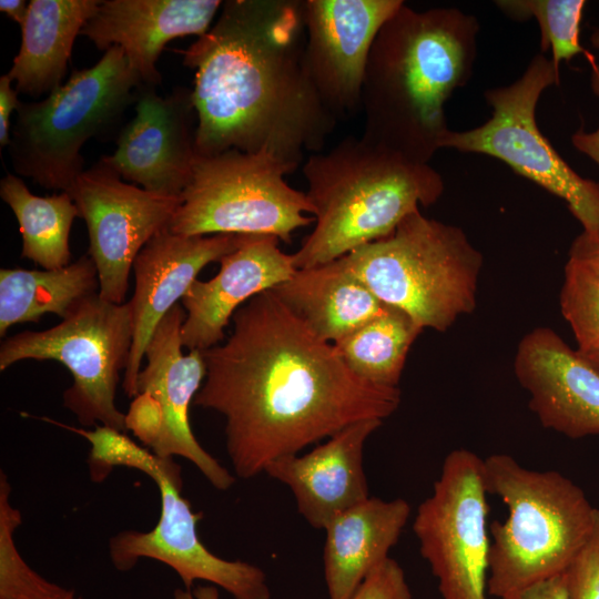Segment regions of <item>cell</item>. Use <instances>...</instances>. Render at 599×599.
<instances>
[{"instance_id":"6da1fadb","label":"cell","mask_w":599,"mask_h":599,"mask_svg":"<svg viewBox=\"0 0 599 599\" xmlns=\"http://www.w3.org/2000/svg\"><path fill=\"white\" fill-rule=\"evenodd\" d=\"M225 343L202 351L206 375L193 405L224 417L225 447L237 478L298 454L365 419L384 420L398 387L356 376L333 343L317 336L273 290L243 304Z\"/></svg>"},{"instance_id":"7a4b0ae2","label":"cell","mask_w":599,"mask_h":599,"mask_svg":"<svg viewBox=\"0 0 599 599\" xmlns=\"http://www.w3.org/2000/svg\"><path fill=\"white\" fill-rule=\"evenodd\" d=\"M304 1L229 0L183 54L195 71L196 155L267 152L294 171L335 130L305 60Z\"/></svg>"},{"instance_id":"3957f363","label":"cell","mask_w":599,"mask_h":599,"mask_svg":"<svg viewBox=\"0 0 599 599\" xmlns=\"http://www.w3.org/2000/svg\"><path fill=\"white\" fill-rule=\"evenodd\" d=\"M479 21L458 8L402 7L372 45L362 89L363 136L418 163L450 130L445 104L470 80Z\"/></svg>"},{"instance_id":"277c9868","label":"cell","mask_w":599,"mask_h":599,"mask_svg":"<svg viewBox=\"0 0 599 599\" xmlns=\"http://www.w3.org/2000/svg\"><path fill=\"white\" fill-rule=\"evenodd\" d=\"M315 226L292 254L296 270L333 262L389 235L444 193L443 176L363 135L347 136L303 165Z\"/></svg>"},{"instance_id":"5b68a950","label":"cell","mask_w":599,"mask_h":599,"mask_svg":"<svg viewBox=\"0 0 599 599\" xmlns=\"http://www.w3.org/2000/svg\"><path fill=\"white\" fill-rule=\"evenodd\" d=\"M488 494L508 509L489 526L487 592L512 597L567 571L588 544L598 508L583 490L556 470L521 466L507 454L484 459Z\"/></svg>"},{"instance_id":"8992f818","label":"cell","mask_w":599,"mask_h":599,"mask_svg":"<svg viewBox=\"0 0 599 599\" xmlns=\"http://www.w3.org/2000/svg\"><path fill=\"white\" fill-rule=\"evenodd\" d=\"M384 304L445 332L476 307L481 253L456 225L416 211L387 236L337 258Z\"/></svg>"},{"instance_id":"52a82bcc","label":"cell","mask_w":599,"mask_h":599,"mask_svg":"<svg viewBox=\"0 0 599 599\" xmlns=\"http://www.w3.org/2000/svg\"><path fill=\"white\" fill-rule=\"evenodd\" d=\"M141 85L123 50L112 47L44 99L20 101L8 146L16 174L68 191L84 171V143L118 123Z\"/></svg>"},{"instance_id":"ba28073f","label":"cell","mask_w":599,"mask_h":599,"mask_svg":"<svg viewBox=\"0 0 599 599\" xmlns=\"http://www.w3.org/2000/svg\"><path fill=\"white\" fill-rule=\"evenodd\" d=\"M294 172L267 152L231 149L196 155L192 177L169 230L179 235H272L290 243L292 234L314 222L304 192L290 186Z\"/></svg>"},{"instance_id":"9c48e42d","label":"cell","mask_w":599,"mask_h":599,"mask_svg":"<svg viewBox=\"0 0 599 599\" xmlns=\"http://www.w3.org/2000/svg\"><path fill=\"white\" fill-rule=\"evenodd\" d=\"M132 343L129 301L116 304L97 293L49 329L23 331L4 338L0 370L26 359L60 362L73 378L63 393V406L78 422L84 427L103 425L125 432V414L115 405V393Z\"/></svg>"},{"instance_id":"30bf717a","label":"cell","mask_w":599,"mask_h":599,"mask_svg":"<svg viewBox=\"0 0 599 599\" xmlns=\"http://www.w3.org/2000/svg\"><path fill=\"white\" fill-rule=\"evenodd\" d=\"M550 59L536 54L519 79L484 92L491 118L466 130H449L440 149L480 153L505 162L519 175L564 200L586 232L599 230V183L579 175L554 149L536 121L542 92L559 85Z\"/></svg>"},{"instance_id":"8fae6325","label":"cell","mask_w":599,"mask_h":599,"mask_svg":"<svg viewBox=\"0 0 599 599\" xmlns=\"http://www.w3.org/2000/svg\"><path fill=\"white\" fill-rule=\"evenodd\" d=\"M484 459L468 449L444 459L413 531L438 581L441 599H487L490 539Z\"/></svg>"},{"instance_id":"7c38bea8","label":"cell","mask_w":599,"mask_h":599,"mask_svg":"<svg viewBox=\"0 0 599 599\" xmlns=\"http://www.w3.org/2000/svg\"><path fill=\"white\" fill-rule=\"evenodd\" d=\"M186 314L176 304L162 318L145 349L136 396L125 415L126 429L162 458L183 457L219 490L236 476L207 453L193 434L189 409L203 385L206 365L202 351L183 354L181 327Z\"/></svg>"},{"instance_id":"4fadbf2b","label":"cell","mask_w":599,"mask_h":599,"mask_svg":"<svg viewBox=\"0 0 599 599\" xmlns=\"http://www.w3.org/2000/svg\"><path fill=\"white\" fill-rule=\"evenodd\" d=\"M160 491V517L149 531L122 530L108 544L109 557L116 570L133 569L142 558L158 560L173 569L192 591L197 580L221 587L234 599H270L265 572L242 560H226L214 555L202 542L195 512L182 495L181 466L173 458H162L151 450L138 466Z\"/></svg>"},{"instance_id":"5bb4252c","label":"cell","mask_w":599,"mask_h":599,"mask_svg":"<svg viewBox=\"0 0 599 599\" xmlns=\"http://www.w3.org/2000/svg\"><path fill=\"white\" fill-rule=\"evenodd\" d=\"M68 192L89 233V255L99 276V295L125 303L133 263L144 245L169 224L181 197L149 192L99 162L84 170Z\"/></svg>"},{"instance_id":"9a60e30c","label":"cell","mask_w":599,"mask_h":599,"mask_svg":"<svg viewBox=\"0 0 599 599\" xmlns=\"http://www.w3.org/2000/svg\"><path fill=\"white\" fill-rule=\"evenodd\" d=\"M196 124L192 90L177 87L162 97L141 85L134 116L122 129L114 153L100 162L149 192L181 197L196 158Z\"/></svg>"},{"instance_id":"2e32d148","label":"cell","mask_w":599,"mask_h":599,"mask_svg":"<svg viewBox=\"0 0 599 599\" xmlns=\"http://www.w3.org/2000/svg\"><path fill=\"white\" fill-rule=\"evenodd\" d=\"M402 0H304L305 60L324 105L336 116L361 108L374 40Z\"/></svg>"},{"instance_id":"e0dca14e","label":"cell","mask_w":599,"mask_h":599,"mask_svg":"<svg viewBox=\"0 0 599 599\" xmlns=\"http://www.w3.org/2000/svg\"><path fill=\"white\" fill-rule=\"evenodd\" d=\"M250 236H186L174 234L166 227L140 251L133 263L135 287L129 301L133 316V343L122 383L130 398L136 396L141 363L159 323L183 298L205 265L220 262Z\"/></svg>"},{"instance_id":"ac0fdd59","label":"cell","mask_w":599,"mask_h":599,"mask_svg":"<svg viewBox=\"0 0 599 599\" xmlns=\"http://www.w3.org/2000/svg\"><path fill=\"white\" fill-rule=\"evenodd\" d=\"M514 372L544 427L573 439L599 435V373L554 329L522 337Z\"/></svg>"},{"instance_id":"d6986e66","label":"cell","mask_w":599,"mask_h":599,"mask_svg":"<svg viewBox=\"0 0 599 599\" xmlns=\"http://www.w3.org/2000/svg\"><path fill=\"white\" fill-rule=\"evenodd\" d=\"M272 235H251L220 260L219 273L195 280L183 296L186 312L181 327L183 347L205 351L221 344L234 313L255 295L273 290L296 272L292 254Z\"/></svg>"},{"instance_id":"ffe728a7","label":"cell","mask_w":599,"mask_h":599,"mask_svg":"<svg viewBox=\"0 0 599 599\" xmlns=\"http://www.w3.org/2000/svg\"><path fill=\"white\" fill-rule=\"evenodd\" d=\"M220 0H102L82 28L98 50H123L142 85L162 81L156 63L175 38L203 35L222 7Z\"/></svg>"},{"instance_id":"44dd1931","label":"cell","mask_w":599,"mask_h":599,"mask_svg":"<svg viewBox=\"0 0 599 599\" xmlns=\"http://www.w3.org/2000/svg\"><path fill=\"white\" fill-rule=\"evenodd\" d=\"M382 424L356 422L306 454L272 461L264 473L290 487L298 512L312 527L325 529L335 516L369 497L363 453Z\"/></svg>"},{"instance_id":"7402d4cb","label":"cell","mask_w":599,"mask_h":599,"mask_svg":"<svg viewBox=\"0 0 599 599\" xmlns=\"http://www.w3.org/2000/svg\"><path fill=\"white\" fill-rule=\"evenodd\" d=\"M410 516L402 498L368 497L335 516L324 529V578L329 599H351L389 556Z\"/></svg>"},{"instance_id":"603a6c76","label":"cell","mask_w":599,"mask_h":599,"mask_svg":"<svg viewBox=\"0 0 599 599\" xmlns=\"http://www.w3.org/2000/svg\"><path fill=\"white\" fill-rule=\"evenodd\" d=\"M101 0H31L7 72L20 94L40 98L63 83L73 44Z\"/></svg>"},{"instance_id":"cb8c5ba5","label":"cell","mask_w":599,"mask_h":599,"mask_svg":"<svg viewBox=\"0 0 599 599\" xmlns=\"http://www.w3.org/2000/svg\"><path fill=\"white\" fill-rule=\"evenodd\" d=\"M273 291L317 336L333 344L389 307L338 260L296 270Z\"/></svg>"},{"instance_id":"d4e9b609","label":"cell","mask_w":599,"mask_h":599,"mask_svg":"<svg viewBox=\"0 0 599 599\" xmlns=\"http://www.w3.org/2000/svg\"><path fill=\"white\" fill-rule=\"evenodd\" d=\"M99 293L97 266L89 254L57 270H0V336L47 313L64 319L83 300Z\"/></svg>"},{"instance_id":"484cf974","label":"cell","mask_w":599,"mask_h":599,"mask_svg":"<svg viewBox=\"0 0 599 599\" xmlns=\"http://www.w3.org/2000/svg\"><path fill=\"white\" fill-rule=\"evenodd\" d=\"M0 196L19 223L21 257L31 260L43 270L70 264V231L80 214L68 192L38 196L20 176L8 173L0 181Z\"/></svg>"},{"instance_id":"4316f807","label":"cell","mask_w":599,"mask_h":599,"mask_svg":"<svg viewBox=\"0 0 599 599\" xmlns=\"http://www.w3.org/2000/svg\"><path fill=\"white\" fill-rule=\"evenodd\" d=\"M420 332L409 315L389 306L334 346L348 368L363 380L398 387L408 351Z\"/></svg>"},{"instance_id":"83f0119b","label":"cell","mask_w":599,"mask_h":599,"mask_svg":"<svg viewBox=\"0 0 599 599\" xmlns=\"http://www.w3.org/2000/svg\"><path fill=\"white\" fill-rule=\"evenodd\" d=\"M496 7L517 21L534 18L540 31V53L551 51V62L558 74L561 61L578 54L588 62L596 60L579 39L580 21L586 7L583 0H497Z\"/></svg>"},{"instance_id":"f1b7e54d","label":"cell","mask_w":599,"mask_h":599,"mask_svg":"<svg viewBox=\"0 0 599 599\" xmlns=\"http://www.w3.org/2000/svg\"><path fill=\"white\" fill-rule=\"evenodd\" d=\"M559 304L578 348L599 345V274L568 258Z\"/></svg>"},{"instance_id":"f546056e","label":"cell","mask_w":599,"mask_h":599,"mask_svg":"<svg viewBox=\"0 0 599 599\" xmlns=\"http://www.w3.org/2000/svg\"><path fill=\"white\" fill-rule=\"evenodd\" d=\"M569 599H599V509L593 532L565 572Z\"/></svg>"},{"instance_id":"4dcf8cb0","label":"cell","mask_w":599,"mask_h":599,"mask_svg":"<svg viewBox=\"0 0 599 599\" xmlns=\"http://www.w3.org/2000/svg\"><path fill=\"white\" fill-rule=\"evenodd\" d=\"M351 599H412L404 570L387 558L363 581Z\"/></svg>"},{"instance_id":"1f68e13d","label":"cell","mask_w":599,"mask_h":599,"mask_svg":"<svg viewBox=\"0 0 599 599\" xmlns=\"http://www.w3.org/2000/svg\"><path fill=\"white\" fill-rule=\"evenodd\" d=\"M12 80L6 73L0 77V146L8 148L11 134V114L17 111L20 100Z\"/></svg>"},{"instance_id":"d6a6232c","label":"cell","mask_w":599,"mask_h":599,"mask_svg":"<svg viewBox=\"0 0 599 599\" xmlns=\"http://www.w3.org/2000/svg\"><path fill=\"white\" fill-rule=\"evenodd\" d=\"M568 258L599 274V230L582 231L570 245Z\"/></svg>"},{"instance_id":"836d02e7","label":"cell","mask_w":599,"mask_h":599,"mask_svg":"<svg viewBox=\"0 0 599 599\" xmlns=\"http://www.w3.org/2000/svg\"><path fill=\"white\" fill-rule=\"evenodd\" d=\"M591 67V89L599 97V63L589 62ZM573 146L599 165V128L592 132L582 129L571 135Z\"/></svg>"},{"instance_id":"e575fe53","label":"cell","mask_w":599,"mask_h":599,"mask_svg":"<svg viewBox=\"0 0 599 599\" xmlns=\"http://www.w3.org/2000/svg\"><path fill=\"white\" fill-rule=\"evenodd\" d=\"M507 599H569L565 573L532 586Z\"/></svg>"},{"instance_id":"d590c367","label":"cell","mask_w":599,"mask_h":599,"mask_svg":"<svg viewBox=\"0 0 599 599\" xmlns=\"http://www.w3.org/2000/svg\"><path fill=\"white\" fill-rule=\"evenodd\" d=\"M29 599H82L71 589L44 579Z\"/></svg>"},{"instance_id":"8d00e7d4","label":"cell","mask_w":599,"mask_h":599,"mask_svg":"<svg viewBox=\"0 0 599 599\" xmlns=\"http://www.w3.org/2000/svg\"><path fill=\"white\" fill-rule=\"evenodd\" d=\"M29 2L24 0H1L0 11L7 14L11 20L20 24L26 21L28 14Z\"/></svg>"},{"instance_id":"74e56055","label":"cell","mask_w":599,"mask_h":599,"mask_svg":"<svg viewBox=\"0 0 599 599\" xmlns=\"http://www.w3.org/2000/svg\"><path fill=\"white\" fill-rule=\"evenodd\" d=\"M173 599H220L217 588L213 585L197 586L192 591L176 589Z\"/></svg>"},{"instance_id":"f35d334b","label":"cell","mask_w":599,"mask_h":599,"mask_svg":"<svg viewBox=\"0 0 599 599\" xmlns=\"http://www.w3.org/2000/svg\"><path fill=\"white\" fill-rule=\"evenodd\" d=\"M578 354L599 373V345L588 348H577Z\"/></svg>"},{"instance_id":"ab89813d","label":"cell","mask_w":599,"mask_h":599,"mask_svg":"<svg viewBox=\"0 0 599 599\" xmlns=\"http://www.w3.org/2000/svg\"><path fill=\"white\" fill-rule=\"evenodd\" d=\"M590 43L593 48L599 49V29H595L590 34Z\"/></svg>"}]
</instances>
